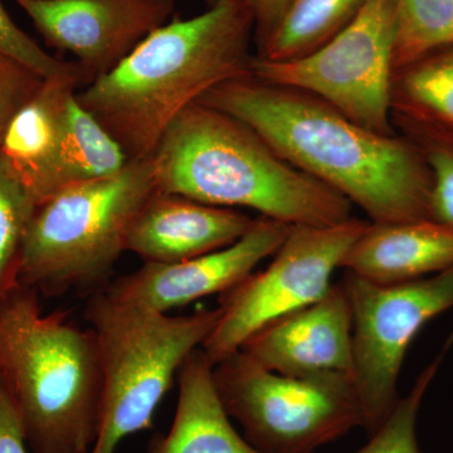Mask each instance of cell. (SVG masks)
<instances>
[{
  "label": "cell",
  "instance_id": "1",
  "mask_svg": "<svg viewBox=\"0 0 453 453\" xmlns=\"http://www.w3.org/2000/svg\"><path fill=\"white\" fill-rule=\"evenodd\" d=\"M246 122L301 172L365 211L371 222L431 219L432 173L401 134L365 129L303 89L240 77L199 100Z\"/></svg>",
  "mask_w": 453,
  "mask_h": 453
},
{
  "label": "cell",
  "instance_id": "2",
  "mask_svg": "<svg viewBox=\"0 0 453 453\" xmlns=\"http://www.w3.org/2000/svg\"><path fill=\"white\" fill-rule=\"evenodd\" d=\"M255 19L244 0H217L198 16L173 18L111 73L77 92L129 160L153 157L166 129L220 83L251 74Z\"/></svg>",
  "mask_w": 453,
  "mask_h": 453
},
{
  "label": "cell",
  "instance_id": "3",
  "mask_svg": "<svg viewBox=\"0 0 453 453\" xmlns=\"http://www.w3.org/2000/svg\"><path fill=\"white\" fill-rule=\"evenodd\" d=\"M159 192L247 208L288 226H333L351 203L283 159L240 119L202 103L170 124L153 157Z\"/></svg>",
  "mask_w": 453,
  "mask_h": 453
},
{
  "label": "cell",
  "instance_id": "4",
  "mask_svg": "<svg viewBox=\"0 0 453 453\" xmlns=\"http://www.w3.org/2000/svg\"><path fill=\"white\" fill-rule=\"evenodd\" d=\"M0 383L33 453H91L103 401L96 333L67 312L44 314L27 286L0 301Z\"/></svg>",
  "mask_w": 453,
  "mask_h": 453
},
{
  "label": "cell",
  "instance_id": "5",
  "mask_svg": "<svg viewBox=\"0 0 453 453\" xmlns=\"http://www.w3.org/2000/svg\"><path fill=\"white\" fill-rule=\"evenodd\" d=\"M157 192L151 157L111 177L73 184L38 205L27 234L19 283L40 296H85L110 283L131 226Z\"/></svg>",
  "mask_w": 453,
  "mask_h": 453
},
{
  "label": "cell",
  "instance_id": "6",
  "mask_svg": "<svg viewBox=\"0 0 453 453\" xmlns=\"http://www.w3.org/2000/svg\"><path fill=\"white\" fill-rule=\"evenodd\" d=\"M219 315V309L160 314L112 299L104 288L88 296L85 319L103 357L100 428L91 453H116L125 438L151 427L179 369Z\"/></svg>",
  "mask_w": 453,
  "mask_h": 453
},
{
  "label": "cell",
  "instance_id": "7",
  "mask_svg": "<svg viewBox=\"0 0 453 453\" xmlns=\"http://www.w3.org/2000/svg\"><path fill=\"white\" fill-rule=\"evenodd\" d=\"M213 378L229 418L261 453H314L365 426L348 372L291 377L240 350L213 366Z\"/></svg>",
  "mask_w": 453,
  "mask_h": 453
},
{
  "label": "cell",
  "instance_id": "8",
  "mask_svg": "<svg viewBox=\"0 0 453 453\" xmlns=\"http://www.w3.org/2000/svg\"><path fill=\"white\" fill-rule=\"evenodd\" d=\"M395 40V2L366 0L356 19L320 49L288 62L253 56L251 74L303 89L365 129L395 135L390 105Z\"/></svg>",
  "mask_w": 453,
  "mask_h": 453
},
{
  "label": "cell",
  "instance_id": "9",
  "mask_svg": "<svg viewBox=\"0 0 453 453\" xmlns=\"http://www.w3.org/2000/svg\"><path fill=\"white\" fill-rule=\"evenodd\" d=\"M368 223L350 217L333 226H290L265 270L219 295V323L201 348L211 365L240 351L265 325L321 299Z\"/></svg>",
  "mask_w": 453,
  "mask_h": 453
},
{
  "label": "cell",
  "instance_id": "10",
  "mask_svg": "<svg viewBox=\"0 0 453 453\" xmlns=\"http://www.w3.org/2000/svg\"><path fill=\"white\" fill-rule=\"evenodd\" d=\"M353 319L351 380L368 436L398 402V380L411 342L429 321L453 308V267L401 283H377L345 271Z\"/></svg>",
  "mask_w": 453,
  "mask_h": 453
},
{
  "label": "cell",
  "instance_id": "11",
  "mask_svg": "<svg viewBox=\"0 0 453 453\" xmlns=\"http://www.w3.org/2000/svg\"><path fill=\"white\" fill-rule=\"evenodd\" d=\"M49 46L73 55L86 86L111 73L174 13V0H13Z\"/></svg>",
  "mask_w": 453,
  "mask_h": 453
},
{
  "label": "cell",
  "instance_id": "12",
  "mask_svg": "<svg viewBox=\"0 0 453 453\" xmlns=\"http://www.w3.org/2000/svg\"><path fill=\"white\" fill-rule=\"evenodd\" d=\"M288 228L261 216L242 238L226 249L177 264H144L104 290L121 303L168 314L170 310L231 290L251 275L259 262L275 255Z\"/></svg>",
  "mask_w": 453,
  "mask_h": 453
},
{
  "label": "cell",
  "instance_id": "13",
  "mask_svg": "<svg viewBox=\"0 0 453 453\" xmlns=\"http://www.w3.org/2000/svg\"><path fill=\"white\" fill-rule=\"evenodd\" d=\"M241 351L268 371L291 377L351 372L353 319L342 282L321 299L252 334Z\"/></svg>",
  "mask_w": 453,
  "mask_h": 453
},
{
  "label": "cell",
  "instance_id": "14",
  "mask_svg": "<svg viewBox=\"0 0 453 453\" xmlns=\"http://www.w3.org/2000/svg\"><path fill=\"white\" fill-rule=\"evenodd\" d=\"M255 220L243 211L157 190L134 220L127 251L144 264H177L231 246Z\"/></svg>",
  "mask_w": 453,
  "mask_h": 453
},
{
  "label": "cell",
  "instance_id": "15",
  "mask_svg": "<svg viewBox=\"0 0 453 453\" xmlns=\"http://www.w3.org/2000/svg\"><path fill=\"white\" fill-rule=\"evenodd\" d=\"M85 86L81 71L44 79L0 139V154L38 205L65 188V119L71 100Z\"/></svg>",
  "mask_w": 453,
  "mask_h": 453
},
{
  "label": "cell",
  "instance_id": "16",
  "mask_svg": "<svg viewBox=\"0 0 453 453\" xmlns=\"http://www.w3.org/2000/svg\"><path fill=\"white\" fill-rule=\"evenodd\" d=\"M453 267V228L434 219L374 223L342 259V268L377 283H401Z\"/></svg>",
  "mask_w": 453,
  "mask_h": 453
},
{
  "label": "cell",
  "instance_id": "17",
  "mask_svg": "<svg viewBox=\"0 0 453 453\" xmlns=\"http://www.w3.org/2000/svg\"><path fill=\"white\" fill-rule=\"evenodd\" d=\"M177 378L172 428L151 441L148 453H261L232 426L214 386L213 365L201 348L187 357Z\"/></svg>",
  "mask_w": 453,
  "mask_h": 453
},
{
  "label": "cell",
  "instance_id": "18",
  "mask_svg": "<svg viewBox=\"0 0 453 453\" xmlns=\"http://www.w3.org/2000/svg\"><path fill=\"white\" fill-rule=\"evenodd\" d=\"M366 0H290L255 56L288 62L320 49L347 28Z\"/></svg>",
  "mask_w": 453,
  "mask_h": 453
},
{
  "label": "cell",
  "instance_id": "19",
  "mask_svg": "<svg viewBox=\"0 0 453 453\" xmlns=\"http://www.w3.org/2000/svg\"><path fill=\"white\" fill-rule=\"evenodd\" d=\"M390 105L392 118L453 133V44L396 68Z\"/></svg>",
  "mask_w": 453,
  "mask_h": 453
},
{
  "label": "cell",
  "instance_id": "20",
  "mask_svg": "<svg viewBox=\"0 0 453 453\" xmlns=\"http://www.w3.org/2000/svg\"><path fill=\"white\" fill-rule=\"evenodd\" d=\"M62 162L65 188L111 177L130 160L111 134L74 96L65 119Z\"/></svg>",
  "mask_w": 453,
  "mask_h": 453
},
{
  "label": "cell",
  "instance_id": "21",
  "mask_svg": "<svg viewBox=\"0 0 453 453\" xmlns=\"http://www.w3.org/2000/svg\"><path fill=\"white\" fill-rule=\"evenodd\" d=\"M395 70L453 44V0H393Z\"/></svg>",
  "mask_w": 453,
  "mask_h": 453
},
{
  "label": "cell",
  "instance_id": "22",
  "mask_svg": "<svg viewBox=\"0 0 453 453\" xmlns=\"http://www.w3.org/2000/svg\"><path fill=\"white\" fill-rule=\"evenodd\" d=\"M37 207L0 154V301L20 285L23 249Z\"/></svg>",
  "mask_w": 453,
  "mask_h": 453
},
{
  "label": "cell",
  "instance_id": "23",
  "mask_svg": "<svg viewBox=\"0 0 453 453\" xmlns=\"http://www.w3.org/2000/svg\"><path fill=\"white\" fill-rule=\"evenodd\" d=\"M452 345L453 332L447 338L442 350L417 377L410 393L398 399L392 412L377 431L369 436V442L356 453H421L417 438L419 410L426 393Z\"/></svg>",
  "mask_w": 453,
  "mask_h": 453
},
{
  "label": "cell",
  "instance_id": "24",
  "mask_svg": "<svg viewBox=\"0 0 453 453\" xmlns=\"http://www.w3.org/2000/svg\"><path fill=\"white\" fill-rule=\"evenodd\" d=\"M396 133L413 142L432 173L431 219L453 228V133L392 118Z\"/></svg>",
  "mask_w": 453,
  "mask_h": 453
},
{
  "label": "cell",
  "instance_id": "25",
  "mask_svg": "<svg viewBox=\"0 0 453 453\" xmlns=\"http://www.w3.org/2000/svg\"><path fill=\"white\" fill-rule=\"evenodd\" d=\"M0 53L16 59L33 73L40 74L42 79L81 71L76 62L62 61L42 49L37 42L32 40L14 23L2 3H0Z\"/></svg>",
  "mask_w": 453,
  "mask_h": 453
},
{
  "label": "cell",
  "instance_id": "26",
  "mask_svg": "<svg viewBox=\"0 0 453 453\" xmlns=\"http://www.w3.org/2000/svg\"><path fill=\"white\" fill-rule=\"evenodd\" d=\"M40 74L0 53V139L12 118L40 88Z\"/></svg>",
  "mask_w": 453,
  "mask_h": 453
},
{
  "label": "cell",
  "instance_id": "27",
  "mask_svg": "<svg viewBox=\"0 0 453 453\" xmlns=\"http://www.w3.org/2000/svg\"><path fill=\"white\" fill-rule=\"evenodd\" d=\"M27 447L16 407L0 383V453H28Z\"/></svg>",
  "mask_w": 453,
  "mask_h": 453
},
{
  "label": "cell",
  "instance_id": "28",
  "mask_svg": "<svg viewBox=\"0 0 453 453\" xmlns=\"http://www.w3.org/2000/svg\"><path fill=\"white\" fill-rule=\"evenodd\" d=\"M255 19V47L261 46L273 31L290 0H244Z\"/></svg>",
  "mask_w": 453,
  "mask_h": 453
},
{
  "label": "cell",
  "instance_id": "29",
  "mask_svg": "<svg viewBox=\"0 0 453 453\" xmlns=\"http://www.w3.org/2000/svg\"><path fill=\"white\" fill-rule=\"evenodd\" d=\"M217 0H207L208 4H213V3H216Z\"/></svg>",
  "mask_w": 453,
  "mask_h": 453
}]
</instances>
